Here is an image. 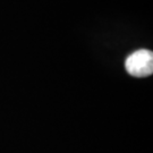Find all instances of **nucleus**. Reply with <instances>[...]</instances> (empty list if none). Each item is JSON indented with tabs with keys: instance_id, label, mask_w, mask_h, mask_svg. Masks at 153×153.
<instances>
[{
	"instance_id": "f257e3e1",
	"label": "nucleus",
	"mask_w": 153,
	"mask_h": 153,
	"mask_svg": "<svg viewBox=\"0 0 153 153\" xmlns=\"http://www.w3.org/2000/svg\"><path fill=\"white\" fill-rule=\"evenodd\" d=\"M127 73L135 77H146L153 73V53L150 50H137L126 59Z\"/></svg>"
}]
</instances>
